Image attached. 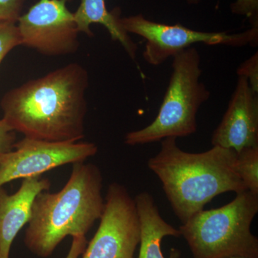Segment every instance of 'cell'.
Listing matches in <instances>:
<instances>
[{"label": "cell", "mask_w": 258, "mask_h": 258, "mask_svg": "<svg viewBox=\"0 0 258 258\" xmlns=\"http://www.w3.org/2000/svg\"><path fill=\"white\" fill-rule=\"evenodd\" d=\"M87 70L74 62L8 91L1 101L3 118L27 138L79 142L85 137Z\"/></svg>", "instance_id": "cell-1"}, {"label": "cell", "mask_w": 258, "mask_h": 258, "mask_svg": "<svg viewBox=\"0 0 258 258\" xmlns=\"http://www.w3.org/2000/svg\"><path fill=\"white\" fill-rule=\"evenodd\" d=\"M176 140H161L160 150L147 164L160 180L174 213L182 223L218 195L247 191L236 171L235 150L213 147L207 152L189 153L180 149Z\"/></svg>", "instance_id": "cell-2"}, {"label": "cell", "mask_w": 258, "mask_h": 258, "mask_svg": "<svg viewBox=\"0 0 258 258\" xmlns=\"http://www.w3.org/2000/svg\"><path fill=\"white\" fill-rule=\"evenodd\" d=\"M103 176L93 164H74L66 185L55 193H39L32 204L25 244L40 257H47L68 236H86L101 218L105 200Z\"/></svg>", "instance_id": "cell-3"}, {"label": "cell", "mask_w": 258, "mask_h": 258, "mask_svg": "<svg viewBox=\"0 0 258 258\" xmlns=\"http://www.w3.org/2000/svg\"><path fill=\"white\" fill-rule=\"evenodd\" d=\"M257 212L258 195L247 190L224 206L198 212L179 230L193 258H258L251 232Z\"/></svg>", "instance_id": "cell-4"}, {"label": "cell", "mask_w": 258, "mask_h": 258, "mask_svg": "<svg viewBox=\"0 0 258 258\" xmlns=\"http://www.w3.org/2000/svg\"><path fill=\"white\" fill-rule=\"evenodd\" d=\"M201 76V57L197 48L191 47L174 55L169 85L157 117L144 128L128 132L125 144L144 145L195 134L199 109L210 97V91L200 81Z\"/></svg>", "instance_id": "cell-5"}, {"label": "cell", "mask_w": 258, "mask_h": 258, "mask_svg": "<svg viewBox=\"0 0 258 258\" xmlns=\"http://www.w3.org/2000/svg\"><path fill=\"white\" fill-rule=\"evenodd\" d=\"M119 23L127 33L145 39L143 57L148 64L154 66H160L169 57L198 43L240 47L255 46L258 42V28L237 33L198 31L180 24L166 25L152 21L142 14L120 18Z\"/></svg>", "instance_id": "cell-6"}, {"label": "cell", "mask_w": 258, "mask_h": 258, "mask_svg": "<svg viewBox=\"0 0 258 258\" xmlns=\"http://www.w3.org/2000/svg\"><path fill=\"white\" fill-rule=\"evenodd\" d=\"M140 241L135 201L123 185L108 186L100 224L83 258H134Z\"/></svg>", "instance_id": "cell-7"}, {"label": "cell", "mask_w": 258, "mask_h": 258, "mask_svg": "<svg viewBox=\"0 0 258 258\" xmlns=\"http://www.w3.org/2000/svg\"><path fill=\"white\" fill-rule=\"evenodd\" d=\"M98 150L91 142H50L25 137L11 151L0 154V187L66 164L83 162Z\"/></svg>", "instance_id": "cell-8"}, {"label": "cell", "mask_w": 258, "mask_h": 258, "mask_svg": "<svg viewBox=\"0 0 258 258\" xmlns=\"http://www.w3.org/2000/svg\"><path fill=\"white\" fill-rule=\"evenodd\" d=\"M68 0H39L19 18L22 45L43 55H69L79 47V30Z\"/></svg>", "instance_id": "cell-9"}, {"label": "cell", "mask_w": 258, "mask_h": 258, "mask_svg": "<svg viewBox=\"0 0 258 258\" xmlns=\"http://www.w3.org/2000/svg\"><path fill=\"white\" fill-rule=\"evenodd\" d=\"M245 78L238 76L221 122L212 136L213 147L240 152L258 147V96Z\"/></svg>", "instance_id": "cell-10"}, {"label": "cell", "mask_w": 258, "mask_h": 258, "mask_svg": "<svg viewBox=\"0 0 258 258\" xmlns=\"http://www.w3.org/2000/svg\"><path fill=\"white\" fill-rule=\"evenodd\" d=\"M50 186V180L37 176L23 179L18 191L12 195L0 187V258H10L15 237L30 220L34 200Z\"/></svg>", "instance_id": "cell-11"}, {"label": "cell", "mask_w": 258, "mask_h": 258, "mask_svg": "<svg viewBox=\"0 0 258 258\" xmlns=\"http://www.w3.org/2000/svg\"><path fill=\"white\" fill-rule=\"evenodd\" d=\"M139 226L140 241L138 258H166L161 251V241L166 237H181L179 229L173 227L161 217L155 200L147 191L134 198ZM181 251L171 248L168 258L181 257Z\"/></svg>", "instance_id": "cell-12"}, {"label": "cell", "mask_w": 258, "mask_h": 258, "mask_svg": "<svg viewBox=\"0 0 258 258\" xmlns=\"http://www.w3.org/2000/svg\"><path fill=\"white\" fill-rule=\"evenodd\" d=\"M75 20L80 32L93 36L92 24H100L107 29L111 39L119 42L131 58L137 57V45L119 23L118 10L108 11L106 0H81L77 11L74 13Z\"/></svg>", "instance_id": "cell-13"}, {"label": "cell", "mask_w": 258, "mask_h": 258, "mask_svg": "<svg viewBox=\"0 0 258 258\" xmlns=\"http://www.w3.org/2000/svg\"><path fill=\"white\" fill-rule=\"evenodd\" d=\"M235 169L247 189L258 195V147L237 152Z\"/></svg>", "instance_id": "cell-14"}, {"label": "cell", "mask_w": 258, "mask_h": 258, "mask_svg": "<svg viewBox=\"0 0 258 258\" xmlns=\"http://www.w3.org/2000/svg\"><path fill=\"white\" fill-rule=\"evenodd\" d=\"M20 45L22 40L16 23L0 21V64L10 51Z\"/></svg>", "instance_id": "cell-15"}, {"label": "cell", "mask_w": 258, "mask_h": 258, "mask_svg": "<svg viewBox=\"0 0 258 258\" xmlns=\"http://www.w3.org/2000/svg\"><path fill=\"white\" fill-rule=\"evenodd\" d=\"M230 11L247 18L251 28H258V0H235L230 5Z\"/></svg>", "instance_id": "cell-16"}, {"label": "cell", "mask_w": 258, "mask_h": 258, "mask_svg": "<svg viewBox=\"0 0 258 258\" xmlns=\"http://www.w3.org/2000/svg\"><path fill=\"white\" fill-rule=\"evenodd\" d=\"M237 76L245 78L249 86L258 93V52L249 57L239 66Z\"/></svg>", "instance_id": "cell-17"}, {"label": "cell", "mask_w": 258, "mask_h": 258, "mask_svg": "<svg viewBox=\"0 0 258 258\" xmlns=\"http://www.w3.org/2000/svg\"><path fill=\"white\" fill-rule=\"evenodd\" d=\"M25 0H0V21L17 23Z\"/></svg>", "instance_id": "cell-18"}, {"label": "cell", "mask_w": 258, "mask_h": 258, "mask_svg": "<svg viewBox=\"0 0 258 258\" xmlns=\"http://www.w3.org/2000/svg\"><path fill=\"white\" fill-rule=\"evenodd\" d=\"M15 140L16 132L4 118L0 119V154L11 151Z\"/></svg>", "instance_id": "cell-19"}, {"label": "cell", "mask_w": 258, "mask_h": 258, "mask_svg": "<svg viewBox=\"0 0 258 258\" xmlns=\"http://www.w3.org/2000/svg\"><path fill=\"white\" fill-rule=\"evenodd\" d=\"M86 236L73 237L72 244L66 258H79L87 246Z\"/></svg>", "instance_id": "cell-20"}, {"label": "cell", "mask_w": 258, "mask_h": 258, "mask_svg": "<svg viewBox=\"0 0 258 258\" xmlns=\"http://www.w3.org/2000/svg\"><path fill=\"white\" fill-rule=\"evenodd\" d=\"M201 1L202 0H185V2H186L188 5H192V6L200 4Z\"/></svg>", "instance_id": "cell-21"}, {"label": "cell", "mask_w": 258, "mask_h": 258, "mask_svg": "<svg viewBox=\"0 0 258 258\" xmlns=\"http://www.w3.org/2000/svg\"><path fill=\"white\" fill-rule=\"evenodd\" d=\"M181 258V257H180ZM232 258H242V257H232Z\"/></svg>", "instance_id": "cell-22"}]
</instances>
